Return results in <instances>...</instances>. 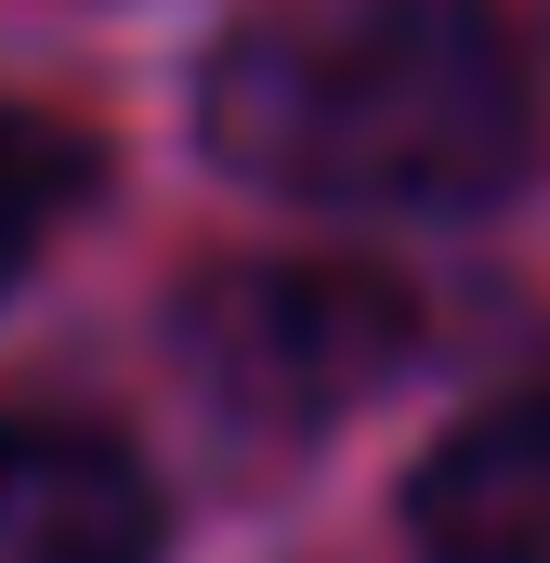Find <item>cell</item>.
Here are the masks:
<instances>
[{
    "mask_svg": "<svg viewBox=\"0 0 550 563\" xmlns=\"http://www.w3.org/2000/svg\"><path fill=\"white\" fill-rule=\"evenodd\" d=\"M210 144L315 210H459L538 144L498 0H250L210 53Z\"/></svg>",
    "mask_w": 550,
    "mask_h": 563,
    "instance_id": "1",
    "label": "cell"
},
{
    "mask_svg": "<svg viewBox=\"0 0 550 563\" xmlns=\"http://www.w3.org/2000/svg\"><path fill=\"white\" fill-rule=\"evenodd\" d=\"M184 380L250 432H328L354 420L419 354V314L367 263H223L184 288Z\"/></svg>",
    "mask_w": 550,
    "mask_h": 563,
    "instance_id": "2",
    "label": "cell"
},
{
    "mask_svg": "<svg viewBox=\"0 0 550 563\" xmlns=\"http://www.w3.org/2000/svg\"><path fill=\"white\" fill-rule=\"evenodd\" d=\"M0 563H157L144 472L79 420H0Z\"/></svg>",
    "mask_w": 550,
    "mask_h": 563,
    "instance_id": "3",
    "label": "cell"
},
{
    "mask_svg": "<svg viewBox=\"0 0 550 563\" xmlns=\"http://www.w3.org/2000/svg\"><path fill=\"white\" fill-rule=\"evenodd\" d=\"M407 525L432 563H550V394L472 407L419 459Z\"/></svg>",
    "mask_w": 550,
    "mask_h": 563,
    "instance_id": "4",
    "label": "cell"
},
{
    "mask_svg": "<svg viewBox=\"0 0 550 563\" xmlns=\"http://www.w3.org/2000/svg\"><path fill=\"white\" fill-rule=\"evenodd\" d=\"M79 197H92V144L40 106H0V276H26Z\"/></svg>",
    "mask_w": 550,
    "mask_h": 563,
    "instance_id": "5",
    "label": "cell"
}]
</instances>
